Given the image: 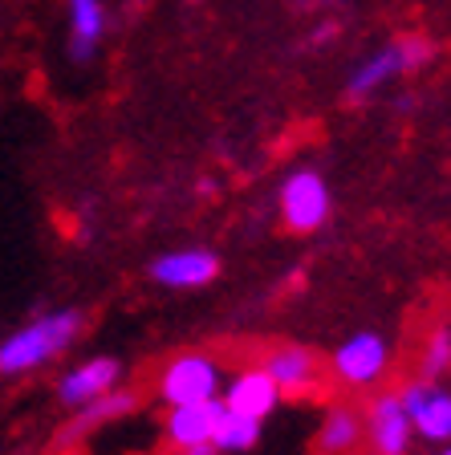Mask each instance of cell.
Here are the masks:
<instances>
[{
	"label": "cell",
	"instance_id": "8992f818",
	"mask_svg": "<svg viewBox=\"0 0 451 455\" xmlns=\"http://www.w3.org/2000/svg\"><path fill=\"white\" fill-rule=\"evenodd\" d=\"M395 395L415 427V439L435 443V447L451 443V387L427 382V379H411V382H403Z\"/></svg>",
	"mask_w": 451,
	"mask_h": 455
},
{
	"label": "cell",
	"instance_id": "d6986e66",
	"mask_svg": "<svg viewBox=\"0 0 451 455\" xmlns=\"http://www.w3.org/2000/svg\"><path fill=\"white\" fill-rule=\"evenodd\" d=\"M435 455H451V443H447V447H439V451H435Z\"/></svg>",
	"mask_w": 451,
	"mask_h": 455
},
{
	"label": "cell",
	"instance_id": "ba28073f",
	"mask_svg": "<svg viewBox=\"0 0 451 455\" xmlns=\"http://www.w3.org/2000/svg\"><path fill=\"white\" fill-rule=\"evenodd\" d=\"M118 387H123V362L114 358V354H94V358H82L77 366L61 370V379H57V403L77 411Z\"/></svg>",
	"mask_w": 451,
	"mask_h": 455
},
{
	"label": "cell",
	"instance_id": "9a60e30c",
	"mask_svg": "<svg viewBox=\"0 0 451 455\" xmlns=\"http://www.w3.org/2000/svg\"><path fill=\"white\" fill-rule=\"evenodd\" d=\"M66 17H69V45H66L69 61L90 66L106 41L110 9H106V0H66Z\"/></svg>",
	"mask_w": 451,
	"mask_h": 455
},
{
	"label": "cell",
	"instance_id": "e0dca14e",
	"mask_svg": "<svg viewBox=\"0 0 451 455\" xmlns=\"http://www.w3.org/2000/svg\"><path fill=\"white\" fill-rule=\"evenodd\" d=\"M447 370H451V325H435L423 341V354H419V379L443 382Z\"/></svg>",
	"mask_w": 451,
	"mask_h": 455
},
{
	"label": "cell",
	"instance_id": "7c38bea8",
	"mask_svg": "<svg viewBox=\"0 0 451 455\" xmlns=\"http://www.w3.org/2000/svg\"><path fill=\"white\" fill-rule=\"evenodd\" d=\"M139 411V395L134 390H110V395H102V398H94V403H85V407H77L74 411V419H69L61 431H57V439H53V447L61 451V447H74V443H82L85 435H94L98 427H110V423H123L126 415H134Z\"/></svg>",
	"mask_w": 451,
	"mask_h": 455
},
{
	"label": "cell",
	"instance_id": "ffe728a7",
	"mask_svg": "<svg viewBox=\"0 0 451 455\" xmlns=\"http://www.w3.org/2000/svg\"><path fill=\"white\" fill-rule=\"evenodd\" d=\"M131 4H147V0H131Z\"/></svg>",
	"mask_w": 451,
	"mask_h": 455
},
{
	"label": "cell",
	"instance_id": "ac0fdd59",
	"mask_svg": "<svg viewBox=\"0 0 451 455\" xmlns=\"http://www.w3.org/2000/svg\"><path fill=\"white\" fill-rule=\"evenodd\" d=\"M179 455H220L216 443H204V447H188V451H179Z\"/></svg>",
	"mask_w": 451,
	"mask_h": 455
},
{
	"label": "cell",
	"instance_id": "277c9868",
	"mask_svg": "<svg viewBox=\"0 0 451 455\" xmlns=\"http://www.w3.org/2000/svg\"><path fill=\"white\" fill-rule=\"evenodd\" d=\"M391 358H395V350H391L386 333L358 330L334 346V354H329V374L350 390H370L386 379Z\"/></svg>",
	"mask_w": 451,
	"mask_h": 455
},
{
	"label": "cell",
	"instance_id": "9c48e42d",
	"mask_svg": "<svg viewBox=\"0 0 451 455\" xmlns=\"http://www.w3.org/2000/svg\"><path fill=\"white\" fill-rule=\"evenodd\" d=\"M147 276L163 289H204L220 276V256L212 248H171L150 260Z\"/></svg>",
	"mask_w": 451,
	"mask_h": 455
},
{
	"label": "cell",
	"instance_id": "8fae6325",
	"mask_svg": "<svg viewBox=\"0 0 451 455\" xmlns=\"http://www.w3.org/2000/svg\"><path fill=\"white\" fill-rule=\"evenodd\" d=\"M281 390H277V382L264 374L261 366H248L240 370V374H232V379H224V390H220V403H224L232 415H245V419H256V423H264V419L273 415L277 407H281Z\"/></svg>",
	"mask_w": 451,
	"mask_h": 455
},
{
	"label": "cell",
	"instance_id": "2e32d148",
	"mask_svg": "<svg viewBox=\"0 0 451 455\" xmlns=\"http://www.w3.org/2000/svg\"><path fill=\"white\" fill-rule=\"evenodd\" d=\"M216 451L220 455H240V451H253L256 443H261V423L256 419H245V415H232V411L224 407V419H220L216 427Z\"/></svg>",
	"mask_w": 451,
	"mask_h": 455
},
{
	"label": "cell",
	"instance_id": "5b68a950",
	"mask_svg": "<svg viewBox=\"0 0 451 455\" xmlns=\"http://www.w3.org/2000/svg\"><path fill=\"white\" fill-rule=\"evenodd\" d=\"M334 212V196H329V183L321 171L313 167H297L285 175L281 183V220L289 232H301L310 236Z\"/></svg>",
	"mask_w": 451,
	"mask_h": 455
},
{
	"label": "cell",
	"instance_id": "3957f363",
	"mask_svg": "<svg viewBox=\"0 0 451 455\" xmlns=\"http://www.w3.org/2000/svg\"><path fill=\"white\" fill-rule=\"evenodd\" d=\"M435 57V45L427 37H399L391 45L374 49L370 57H362L354 66L346 82V94L350 98H370L378 94L386 82H395L399 74H411V69H423L427 61Z\"/></svg>",
	"mask_w": 451,
	"mask_h": 455
},
{
	"label": "cell",
	"instance_id": "5bb4252c",
	"mask_svg": "<svg viewBox=\"0 0 451 455\" xmlns=\"http://www.w3.org/2000/svg\"><path fill=\"white\" fill-rule=\"evenodd\" d=\"M366 443V431H362V407L338 398L321 411L318 435H313V451L318 455H358V447Z\"/></svg>",
	"mask_w": 451,
	"mask_h": 455
},
{
	"label": "cell",
	"instance_id": "52a82bcc",
	"mask_svg": "<svg viewBox=\"0 0 451 455\" xmlns=\"http://www.w3.org/2000/svg\"><path fill=\"white\" fill-rule=\"evenodd\" d=\"M362 431L370 455H411L415 447V427L395 390H383L362 407Z\"/></svg>",
	"mask_w": 451,
	"mask_h": 455
},
{
	"label": "cell",
	"instance_id": "4fadbf2b",
	"mask_svg": "<svg viewBox=\"0 0 451 455\" xmlns=\"http://www.w3.org/2000/svg\"><path fill=\"white\" fill-rule=\"evenodd\" d=\"M224 419V403L220 398H207V403H188V407H167V419H163V435L167 443L179 451L188 447H204L216 439V427Z\"/></svg>",
	"mask_w": 451,
	"mask_h": 455
},
{
	"label": "cell",
	"instance_id": "30bf717a",
	"mask_svg": "<svg viewBox=\"0 0 451 455\" xmlns=\"http://www.w3.org/2000/svg\"><path fill=\"white\" fill-rule=\"evenodd\" d=\"M261 370L277 382L281 395H318L321 387V358L310 346H269L261 358Z\"/></svg>",
	"mask_w": 451,
	"mask_h": 455
},
{
	"label": "cell",
	"instance_id": "6da1fadb",
	"mask_svg": "<svg viewBox=\"0 0 451 455\" xmlns=\"http://www.w3.org/2000/svg\"><path fill=\"white\" fill-rule=\"evenodd\" d=\"M85 330V313L82 309H49L28 317L25 325H17L12 333L0 338V379H25L37 374L41 366H49L53 358L74 346Z\"/></svg>",
	"mask_w": 451,
	"mask_h": 455
},
{
	"label": "cell",
	"instance_id": "7a4b0ae2",
	"mask_svg": "<svg viewBox=\"0 0 451 455\" xmlns=\"http://www.w3.org/2000/svg\"><path fill=\"white\" fill-rule=\"evenodd\" d=\"M224 390V366L207 350H183L159 370L155 395L163 407H188V403H207Z\"/></svg>",
	"mask_w": 451,
	"mask_h": 455
}]
</instances>
